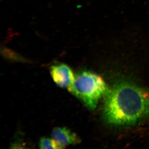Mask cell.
<instances>
[{
    "label": "cell",
    "instance_id": "277c9868",
    "mask_svg": "<svg viewBox=\"0 0 149 149\" xmlns=\"http://www.w3.org/2000/svg\"><path fill=\"white\" fill-rule=\"evenodd\" d=\"M52 139L61 147L75 145L80 143V139L75 133L65 127H57L52 132Z\"/></svg>",
    "mask_w": 149,
    "mask_h": 149
},
{
    "label": "cell",
    "instance_id": "8992f818",
    "mask_svg": "<svg viewBox=\"0 0 149 149\" xmlns=\"http://www.w3.org/2000/svg\"><path fill=\"white\" fill-rule=\"evenodd\" d=\"M39 147L41 149H62L53 139L42 138L40 139Z\"/></svg>",
    "mask_w": 149,
    "mask_h": 149
},
{
    "label": "cell",
    "instance_id": "3957f363",
    "mask_svg": "<svg viewBox=\"0 0 149 149\" xmlns=\"http://www.w3.org/2000/svg\"><path fill=\"white\" fill-rule=\"evenodd\" d=\"M50 73L54 82L61 88H68L74 80V74L72 70L63 63L52 65Z\"/></svg>",
    "mask_w": 149,
    "mask_h": 149
},
{
    "label": "cell",
    "instance_id": "7a4b0ae2",
    "mask_svg": "<svg viewBox=\"0 0 149 149\" xmlns=\"http://www.w3.org/2000/svg\"><path fill=\"white\" fill-rule=\"evenodd\" d=\"M68 89L91 110L95 109L100 100L110 90L102 77L88 70H81L74 74V80Z\"/></svg>",
    "mask_w": 149,
    "mask_h": 149
},
{
    "label": "cell",
    "instance_id": "5b68a950",
    "mask_svg": "<svg viewBox=\"0 0 149 149\" xmlns=\"http://www.w3.org/2000/svg\"><path fill=\"white\" fill-rule=\"evenodd\" d=\"M1 53L4 57L13 61H24L26 59L13 51L5 47L1 48Z\"/></svg>",
    "mask_w": 149,
    "mask_h": 149
},
{
    "label": "cell",
    "instance_id": "6da1fadb",
    "mask_svg": "<svg viewBox=\"0 0 149 149\" xmlns=\"http://www.w3.org/2000/svg\"><path fill=\"white\" fill-rule=\"evenodd\" d=\"M105 97L103 114L110 124L133 125L149 116V92L135 83H117Z\"/></svg>",
    "mask_w": 149,
    "mask_h": 149
}]
</instances>
